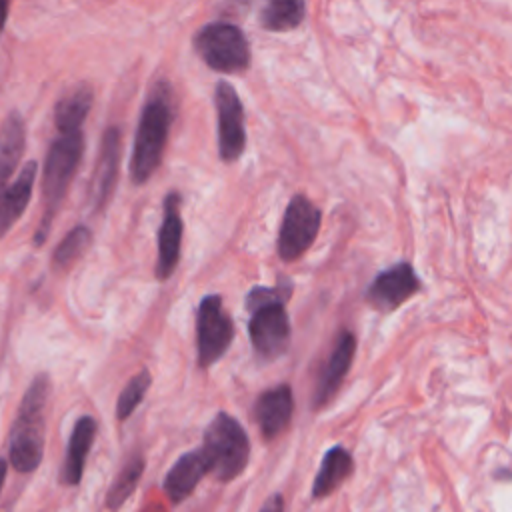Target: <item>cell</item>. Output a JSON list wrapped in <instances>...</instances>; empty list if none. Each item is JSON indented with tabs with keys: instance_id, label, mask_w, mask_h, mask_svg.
I'll use <instances>...</instances> for the list:
<instances>
[{
	"instance_id": "obj_7",
	"label": "cell",
	"mask_w": 512,
	"mask_h": 512,
	"mask_svg": "<svg viewBox=\"0 0 512 512\" xmlns=\"http://www.w3.org/2000/svg\"><path fill=\"white\" fill-rule=\"evenodd\" d=\"M234 340V322L222 306L220 294H208L200 300L196 310V348L198 366L208 368L216 364Z\"/></svg>"
},
{
	"instance_id": "obj_21",
	"label": "cell",
	"mask_w": 512,
	"mask_h": 512,
	"mask_svg": "<svg viewBox=\"0 0 512 512\" xmlns=\"http://www.w3.org/2000/svg\"><path fill=\"white\" fill-rule=\"evenodd\" d=\"M306 16V4L300 0H272L260 12V24L272 32L298 28Z\"/></svg>"
},
{
	"instance_id": "obj_12",
	"label": "cell",
	"mask_w": 512,
	"mask_h": 512,
	"mask_svg": "<svg viewBox=\"0 0 512 512\" xmlns=\"http://www.w3.org/2000/svg\"><path fill=\"white\" fill-rule=\"evenodd\" d=\"M356 354V336L350 330H340L336 336V342L332 346V352L316 380L314 396H312V408L320 410L324 408L334 394L338 392L340 384L344 382L352 360Z\"/></svg>"
},
{
	"instance_id": "obj_10",
	"label": "cell",
	"mask_w": 512,
	"mask_h": 512,
	"mask_svg": "<svg viewBox=\"0 0 512 512\" xmlns=\"http://www.w3.org/2000/svg\"><path fill=\"white\" fill-rule=\"evenodd\" d=\"M420 288L422 282L414 266L410 262H398L376 274V278L368 284L364 298L370 308L388 314L418 294Z\"/></svg>"
},
{
	"instance_id": "obj_19",
	"label": "cell",
	"mask_w": 512,
	"mask_h": 512,
	"mask_svg": "<svg viewBox=\"0 0 512 512\" xmlns=\"http://www.w3.org/2000/svg\"><path fill=\"white\" fill-rule=\"evenodd\" d=\"M94 102V92L88 84H76L54 106V122L60 134L80 132Z\"/></svg>"
},
{
	"instance_id": "obj_15",
	"label": "cell",
	"mask_w": 512,
	"mask_h": 512,
	"mask_svg": "<svg viewBox=\"0 0 512 512\" xmlns=\"http://www.w3.org/2000/svg\"><path fill=\"white\" fill-rule=\"evenodd\" d=\"M210 474L208 462L200 448L184 452L166 472L162 488L172 506L182 504L200 484V480Z\"/></svg>"
},
{
	"instance_id": "obj_16",
	"label": "cell",
	"mask_w": 512,
	"mask_h": 512,
	"mask_svg": "<svg viewBox=\"0 0 512 512\" xmlns=\"http://www.w3.org/2000/svg\"><path fill=\"white\" fill-rule=\"evenodd\" d=\"M36 170H38V164L30 160L24 164L22 172L10 186L0 188V238L12 228V224L26 210L32 196Z\"/></svg>"
},
{
	"instance_id": "obj_13",
	"label": "cell",
	"mask_w": 512,
	"mask_h": 512,
	"mask_svg": "<svg viewBox=\"0 0 512 512\" xmlns=\"http://www.w3.org/2000/svg\"><path fill=\"white\" fill-rule=\"evenodd\" d=\"M294 414V396L290 384H278L264 390L252 408L254 422L260 428L264 440L278 438L290 424Z\"/></svg>"
},
{
	"instance_id": "obj_1",
	"label": "cell",
	"mask_w": 512,
	"mask_h": 512,
	"mask_svg": "<svg viewBox=\"0 0 512 512\" xmlns=\"http://www.w3.org/2000/svg\"><path fill=\"white\" fill-rule=\"evenodd\" d=\"M172 120V88L166 80H158L142 106L134 136V148L130 158V178L134 184H146L160 166Z\"/></svg>"
},
{
	"instance_id": "obj_4",
	"label": "cell",
	"mask_w": 512,
	"mask_h": 512,
	"mask_svg": "<svg viewBox=\"0 0 512 512\" xmlns=\"http://www.w3.org/2000/svg\"><path fill=\"white\" fill-rule=\"evenodd\" d=\"M210 474L218 482L238 478L250 460V438L242 424L228 412H218L204 430L200 446Z\"/></svg>"
},
{
	"instance_id": "obj_23",
	"label": "cell",
	"mask_w": 512,
	"mask_h": 512,
	"mask_svg": "<svg viewBox=\"0 0 512 512\" xmlns=\"http://www.w3.org/2000/svg\"><path fill=\"white\" fill-rule=\"evenodd\" d=\"M90 244H92V230L84 224L74 226L56 246L52 256V266L56 270H68L72 264H76L82 258V254L90 248Z\"/></svg>"
},
{
	"instance_id": "obj_17",
	"label": "cell",
	"mask_w": 512,
	"mask_h": 512,
	"mask_svg": "<svg viewBox=\"0 0 512 512\" xmlns=\"http://www.w3.org/2000/svg\"><path fill=\"white\" fill-rule=\"evenodd\" d=\"M94 436H96V420L92 416H80L72 428L64 466H62V482L66 486H76L82 480L86 456L92 448Z\"/></svg>"
},
{
	"instance_id": "obj_18",
	"label": "cell",
	"mask_w": 512,
	"mask_h": 512,
	"mask_svg": "<svg viewBox=\"0 0 512 512\" xmlns=\"http://www.w3.org/2000/svg\"><path fill=\"white\" fill-rule=\"evenodd\" d=\"M354 470V458L344 446H332L316 472V478L312 482V498H326L332 492H336L352 474Z\"/></svg>"
},
{
	"instance_id": "obj_22",
	"label": "cell",
	"mask_w": 512,
	"mask_h": 512,
	"mask_svg": "<svg viewBox=\"0 0 512 512\" xmlns=\"http://www.w3.org/2000/svg\"><path fill=\"white\" fill-rule=\"evenodd\" d=\"M144 466H146V462L142 456H132L122 466V470L118 472V476L114 478V482L110 484L108 494H106V506L110 510H118L126 502V498L132 496V492L136 490V486L142 478Z\"/></svg>"
},
{
	"instance_id": "obj_24",
	"label": "cell",
	"mask_w": 512,
	"mask_h": 512,
	"mask_svg": "<svg viewBox=\"0 0 512 512\" xmlns=\"http://www.w3.org/2000/svg\"><path fill=\"white\" fill-rule=\"evenodd\" d=\"M150 384H152V376L146 368H142L136 376H132L128 380V384L122 388L118 402H116V418L118 420H126L128 416H132V412L144 400Z\"/></svg>"
},
{
	"instance_id": "obj_28",
	"label": "cell",
	"mask_w": 512,
	"mask_h": 512,
	"mask_svg": "<svg viewBox=\"0 0 512 512\" xmlns=\"http://www.w3.org/2000/svg\"><path fill=\"white\" fill-rule=\"evenodd\" d=\"M4 476H6V460H4V458H0V488H2Z\"/></svg>"
},
{
	"instance_id": "obj_2",
	"label": "cell",
	"mask_w": 512,
	"mask_h": 512,
	"mask_svg": "<svg viewBox=\"0 0 512 512\" xmlns=\"http://www.w3.org/2000/svg\"><path fill=\"white\" fill-rule=\"evenodd\" d=\"M292 294V284L280 286H254L246 294V308L250 312L248 336L254 354L272 362L280 358L290 346V316L284 302Z\"/></svg>"
},
{
	"instance_id": "obj_9",
	"label": "cell",
	"mask_w": 512,
	"mask_h": 512,
	"mask_svg": "<svg viewBox=\"0 0 512 512\" xmlns=\"http://www.w3.org/2000/svg\"><path fill=\"white\" fill-rule=\"evenodd\" d=\"M218 116V154L222 162H236L246 148V118L244 106L236 88L220 80L214 90Z\"/></svg>"
},
{
	"instance_id": "obj_8",
	"label": "cell",
	"mask_w": 512,
	"mask_h": 512,
	"mask_svg": "<svg viewBox=\"0 0 512 512\" xmlns=\"http://www.w3.org/2000/svg\"><path fill=\"white\" fill-rule=\"evenodd\" d=\"M322 212L304 194H294L284 210L278 232V256L284 262L298 260L316 240Z\"/></svg>"
},
{
	"instance_id": "obj_27",
	"label": "cell",
	"mask_w": 512,
	"mask_h": 512,
	"mask_svg": "<svg viewBox=\"0 0 512 512\" xmlns=\"http://www.w3.org/2000/svg\"><path fill=\"white\" fill-rule=\"evenodd\" d=\"M142 512H166V508H164L160 502L154 500V502H150Z\"/></svg>"
},
{
	"instance_id": "obj_11",
	"label": "cell",
	"mask_w": 512,
	"mask_h": 512,
	"mask_svg": "<svg viewBox=\"0 0 512 512\" xmlns=\"http://www.w3.org/2000/svg\"><path fill=\"white\" fill-rule=\"evenodd\" d=\"M182 196L176 190H170L162 202V222L158 228V256L154 274L158 280H168L174 268L180 262L182 250Z\"/></svg>"
},
{
	"instance_id": "obj_6",
	"label": "cell",
	"mask_w": 512,
	"mask_h": 512,
	"mask_svg": "<svg viewBox=\"0 0 512 512\" xmlns=\"http://www.w3.org/2000/svg\"><path fill=\"white\" fill-rule=\"evenodd\" d=\"M192 46L208 68L222 74H240L248 70L252 60L246 34L240 26L224 20L204 24L196 32Z\"/></svg>"
},
{
	"instance_id": "obj_5",
	"label": "cell",
	"mask_w": 512,
	"mask_h": 512,
	"mask_svg": "<svg viewBox=\"0 0 512 512\" xmlns=\"http://www.w3.org/2000/svg\"><path fill=\"white\" fill-rule=\"evenodd\" d=\"M84 152V136L80 132H70V134H60L52 144L46 154L44 162V172H42V192H44V202H46V212L44 218L38 226L36 244H42L54 214L58 212L60 202L64 200L68 186L76 174V168L80 164Z\"/></svg>"
},
{
	"instance_id": "obj_3",
	"label": "cell",
	"mask_w": 512,
	"mask_h": 512,
	"mask_svg": "<svg viewBox=\"0 0 512 512\" xmlns=\"http://www.w3.org/2000/svg\"><path fill=\"white\" fill-rule=\"evenodd\" d=\"M48 396V374H38L22 396L18 416L10 432V464L18 472H32L42 462Z\"/></svg>"
},
{
	"instance_id": "obj_25",
	"label": "cell",
	"mask_w": 512,
	"mask_h": 512,
	"mask_svg": "<svg viewBox=\"0 0 512 512\" xmlns=\"http://www.w3.org/2000/svg\"><path fill=\"white\" fill-rule=\"evenodd\" d=\"M258 512H284L282 494H272L270 498H266V502L262 504V508Z\"/></svg>"
},
{
	"instance_id": "obj_20",
	"label": "cell",
	"mask_w": 512,
	"mask_h": 512,
	"mask_svg": "<svg viewBox=\"0 0 512 512\" xmlns=\"http://www.w3.org/2000/svg\"><path fill=\"white\" fill-rule=\"evenodd\" d=\"M26 142L24 120L18 112H10L0 126V188L6 186L18 166Z\"/></svg>"
},
{
	"instance_id": "obj_26",
	"label": "cell",
	"mask_w": 512,
	"mask_h": 512,
	"mask_svg": "<svg viewBox=\"0 0 512 512\" xmlns=\"http://www.w3.org/2000/svg\"><path fill=\"white\" fill-rule=\"evenodd\" d=\"M6 16H8V2L0 0V32H2L4 24H6Z\"/></svg>"
},
{
	"instance_id": "obj_14",
	"label": "cell",
	"mask_w": 512,
	"mask_h": 512,
	"mask_svg": "<svg viewBox=\"0 0 512 512\" xmlns=\"http://www.w3.org/2000/svg\"><path fill=\"white\" fill-rule=\"evenodd\" d=\"M120 152H122L120 130L116 126H110V128H106V132L102 136L98 160L94 166L92 186H90L94 210H104L114 192L118 168H120Z\"/></svg>"
}]
</instances>
